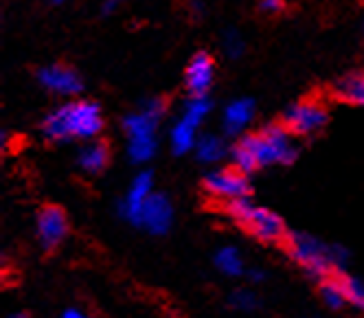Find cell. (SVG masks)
Returning <instances> with one entry per match:
<instances>
[{
    "instance_id": "obj_1",
    "label": "cell",
    "mask_w": 364,
    "mask_h": 318,
    "mask_svg": "<svg viewBox=\"0 0 364 318\" xmlns=\"http://www.w3.org/2000/svg\"><path fill=\"white\" fill-rule=\"evenodd\" d=\"M294 156L296 145L292 141V132L285 125H268L257 134L240 139L230 158L237 171L248 174L257 167L288 165L294 161Z\"/></svg>"
},
{
    "instance_id": "obj_2",
    "label": "cell",
    "mask_w": 364,
    "mask_h": 318,
    "mask_svg": "<svg viewBox=\"0 0 364 318\" xmlns=\"http://www.w3.org/2000/svg\"><path fill=\"white\" fill-rule=\"evenodd\" d=\"M103 127V115L95 101L73 99L48 112L42 132L50 141H92Z\"/></svg>"
},
{
    "instance_id": "obj_3",
    "label": "cell",
    "mask_w": 364,
    "mask_h": 318,
    "mask_svg": "<svg viewBox=\"0 0 364 318\" xmlns=\"http://www.w3.org/2000/svg\"><path fill=\"white\" fill-rule=\"evenodd\" d=\"M290 255L311 277H327L336 263H343L345 253L341 248H327L316 237L296 233L290 237Z\"/></svg>"
},
{
    "instance_id": "obj_4",
    "label": "cell",
    "mask_w": 364,
    "mask_h": 318,
    "mask_svg": "<svg viewBox=\"0 0 364 318\" xmlns=\"http://www.w3.org/2000/svg\"><path fill=\"white\" fill-rule=\"evenodd\" d=\"M226 211L230 218H235L240 224H244V228L250 230L255 237H259V240L274 242L283 237V222L279 220V216H274L272 211H268L264 206H257V204L248 202L246 198L228 202Z\"/></svg>"
},
{
    "instance_id": "obj_5",
    "label": "cell",
    "mask_w": 364,
    "mask_h": 318,
    "mask_svg": "<svg viewBox=\"0 0 364 318\" xmlns=\"http://www.w3.org/2000/svg\"><path fill=\"white\" fill-rule=\"evenodd\" d=\"M327 123V108L316 99H303L292 103L285 112L283 125L296 137H309L321 132Z\"/></svg>"
},
{
    "instance_id": "obj_6",
    "label": "cell",
    "mask_w": 364,
    "mask_h": 318,
    "mask_svg": "<svg viewBox=\"0 0 364 318\" xmlns=\"http://www.w3.org/2000/svg\"><path fill=\"white\" fill-rule=\"evenodd\" d=\"M204 189L211 198L222 200V202H235L244 200L248 194V180L246 174L232 169H215L204 178Z\"/></svg>"
},
{
    "instance_id": "obj_7",
    "label": "cell",
    "mask_w": 364,
    "mask_h": 318,
    "mask_svg": "<svg viewBox=\"0 0 364 318\" xmlns=\"http://www.w3.org/2000/svg\"><path fill=\"white\" fill-rule=\"evenodd\" d=\"M165 112V103L161 99H149L141 110L125 117L123 129L127 141H156V125Z\"/></svg>"
},
{
    "instance_id": "obj_8",
    "label": "cell",
    "mask_w": 364,
    "mask_h": 318,
    "mask_svg": "<svg viewBox=\"0 0 364 318\" xmlns=\"http://www.w3.org/2000/svg\"><path fill=\"white\" fill-rule=\"evenodd\" d=\"M38 82L55 95H62V97H75L80 95L84 84H82V77L77 75L73 68L64 66V64H50V66H44L40 73H38Z\"/></svg>"
},
{
    "instance_id": "obj_9",
    "label": "cell",
    "mask_w": 364,
    "mask_h": 318,
    "mask_svg": "<svg viewBox=\"0 0 364 318\" xmlns=\"http://www.w3.org/2000/svg\"><path fill=\"white\" fill-rule=\"evenodd\" d=\"M215 82V62L209 53H196L185 68V86L191 97H206Z\"/></svg>"
},
{
    "instance_id": "obj_10",
    "label": "cell",
    "mask_w": 364,
    "mask_h": 318,
    "mask_svg": "<svg viewBox=\"0 0 364 318\" xmlns=\"http://www.w3.org/2000/svg\"><path fill=\"white\" fill-rule=\"evenodd\" d=\"M68 233V222L60 206H44L38 213V240L44 248H58Z\"/></svg>"
},
{
    "instance_id": "obj_11",
    "label": "cell",
    "mask_w": 364,
    "mask_h": 318,
    "mask_svg": "<svg viewBox=\"0 0 364 318\" xmlns=\"http://www.w3.org/2000/svg\"><path fill=\"white\" fill-rule=\"evenodd\" d=\"M171 220H173V206H171V202L165 196H161V194H154L147 200L145 208H143L139 224L145 226V230H149L154 235H163V233L169 230Z\"/></svg>"
},
{
    "instance_id": "obj_12",
    "label": "cell",
    "mask_w": 364,
    "mask_h": 318,
    "mask_svg": "<svg viewBox=\"0 0 364 318\" xmlns=\"http://www.w3.org/2000/svg\"><path fill=\"white\" fill-rule=\"evenodd\" d=\"M154 196V184H151V176L149 174H139L132 184H129V189L125 194V200L121 204L123 208V216L129 220V222H134L139 224L141 220V213H143V208L147 204V200Z\"/></svg>"
},
{
    "instance_id": "obj_13",
    "label": "cell",
    "mask_w": 364,
    "mask_h": 318,
    "mask_svg": "<svg viewBox=\"0 0 364 318\" xmlns=\"http://www.w3.org/2000/svg\"><path fill=\"white\" fill-rule=\"evenodd\" d=\"M255 117V103L250 99H237L226 105V110L222 115V125L228 134H240L244 132Z\"/></svg>"
},
{
    "instance_id": "obj_14",
    "label": "cell",
    "mask_w": 364,
    "mask_h": 318,
    "mask_svg": "<svg viewBox=\"0 0 364 318\" xmlns=\"http://www.w3.org/2000/svg\"><path fill=\"white\" fill-rule=\"evenodd\" d=\"M108 158H110V152H108L106 143H101V141H90V143H86V145L80 149V156H77V163H80V167H82L86 174H99V171L106 169Z\"/></svg>"
},
{
    "instance_id": "obj_15",
    "label": "cell",
    "mask_w": 364,
    "mask_h": 318,
    "mask_svg": "<svg viewBox=\"0 0 364 318\" xmlns=\"http://www.w3.org/2000/svg\"><path fill=\"white\" fill-rule=\"evenodd\" d=\"M333 95L351 105H364V73H353L343 77L336 84Z\"/></svg>"
},
{
    "instance_id": "obj_16",
    "label": "cell",
    "mask_w": 364,
    "mask_h": 318,
    "mask_svg": "<svg viewBox=\"0 0 364 318\" xmlns=\"http://www.w3.org/2000/svg\"><path fill=\"white\" fill-rule=\"evenodd\" d=\"M196 134H198V127H193L185 119H178L171 127V134H169L171 149L176 154H187V152L196 149V143H198Z\"/></svg>"
},
{
    "instance_id": "obj_17",
    "label": "cell",
    "mask_w": 364,
    "mask_h": 318,
    "mask_svg": "<svg viewBox=\"0 0 364 318\" xmlns=\"http://www.w3.org/2000/svg\"><path fill=\"white\" fill-rule=\"evenodd\" d=\"M196 154H198V158H200L202 163L213 165V163H220L222 158H224L226 145H224V141H222L220 137H215V134H206V137L198 139V143H196Z\"/></svg>"
},
{
    "instance_id": "obj_18",
    "label": "cell",
    "mask_w": 364,
    "mask_h": 318,
    "mask_svg": "<svg viewBox=\"0 0 364 318\" xmlns=\"http://www.w3.org/2000/svg\"><path fill=\"white\" fill-rule=\"evenodd\" d=\"M215 266L220 272H224L226 277H240L244 272V259L240 255L237 248L232 246H224L218 250L215 255Z\"/></svg>"
},
{
    "instance_id": "obj_19",
    "label": "cell",
    "mask_w": 364,
    "mask_h": 318,
    "mask_svg": "<svg viewBox=\"0 0 364 318\" xmlns=\"http://www.w3.org/2000/svg\"><path fill=\"white\" fill-rule=\"evenodd\" d=\"M211 112V101L206 97H189V101L182 108L180 119H185L187 123H191L193 127H200L204 123V119Z\"/></svg>"
},
{
    "instance_id": "obj_20",
    "label": "cell",
    "mask_w": 364,
    "mask_h": 318,
    "mask_svg": "<svg viewBox=\"0 0 364 318\" xmlns=\"http://www.w3.org/2000/svg\"><path fill=\"white\" fill-rule=\"evenodd\" d=\"M341 283H343V290H345L347 303H351L355 309L364 312V283L360 279H355V277H343Z\"/></svg>"
},
{
    "instance_id": "obj_21",
    "label": "cell",
    "mask_w": 364,
    "mask_h": 318,
    "mask_svg": "<svg viewBox=\"0 0 364 318\" xmlns=\"http://www.w3.org/2000/svg\"><path fill=\"white\" fill-rule=\"evenodd\" d=\"M321 297H323L325 305L331 307V309L347 305V297H345V290H343L341 281H327L323 285V290H321Z\"/></svg>"
},
{
    "instance_id": "obj_22",
    "label": "cell",
    "mask_w": 364,
    "mask_h": 318,
    "mask_svg": "<svg viewBox=\"0 0 364 318\" xmlns=\"http://www.w3.org/2000/svg\"><path fill=\"white\" fill-rule=\"evenodd\" d=\"M222 46H224L228 58H240L242 53H244V48H246V42H244V38L237 31H226L224 40H222Z\"/></svg>"
},
{
    "instance_id": "obj_23",
    "label": "cell",
    "mask_w": 364,
    "mask_h": 318,
    "mask_svg": "<svg viewBox=\"0 0 364 318\" xmlns=\"http://www.w3.org/2000/svg\"><path fill=\"white\" fill-rule=\"evenodd\" d=\"M230 303L242 312H250L257 307V297L252 292H248V290H237V292L230 297Z\"/></svg>"
},
{
    "instance_id": "obj_24",
    "label": "cell",
    "mask_w": 364,
    "mask_h": 318,
    "mask_svg": "<svg viewBox=\"0 0 364 318\" xmlns=\"http://www.w3.org/2000/svg\"><path fill=\"white\" fill-rule=\"evenodd\" d=\"M259 9L268 16H274V14H281L285 9V3L283 0H262V3H259Z\"/></svg>"
},
{
    "instance_id": "obj_25",
    "label": "cell",
    "mask_w": 364,
    "mask_h": 318,
    "mask_svg": "<svg viewBox=\"0 0 364 318\" xmlns=\"http://www.w3.org/2000/svg\"><path fill=\"white\" fill-rule=\"evenodd\" d=\"M62 318H88L86 314H82V312H77V309H68Z\"/></svg>"
},
{
    "instance_id": "obj_26",
    "label": "cell",
    "mask_w": 364,
    "mask_h": 318,
    "mask_svg": "<svg viewBox=\"0 0 364 318\" xmlns=\"http://www.w3.org/2000/svg\"><path fill=\"white\" fill-rule=\"evenodd\" d=\"M117 3H119V0H106V3H103V11H114L117 9Z\"/></svg>"
},
{
    "instance_id": "obj_27",
    "label": "cell",
    "mask_w": 364,
    "mask_h": 318,
    "mask_svg": "<svg viewBox=\"0 0 364 318\" xmlns=\"http://www.w3.org/2000/svg\"><path fill=\"white\" fill-rule=\"evenodd\" d=\"M9 318H27V316H22V314H16V316H9Z\"/></svg>"
},
{
    "instance_id": "obj_28",
    "label": "cell",
    "mask_w": 364,
    "mask_h": 318,
    "mask_svg": "<svg viewBox=\"0 0 364 318\" xmlns=\"http://www.w3.org/2000/svg\"><path fill=\"white\" fill-rule=\"evenodd\" d=\"M53 3H55V5H60V3H66V0H53Z\"/></svg>"
}]
</instances>
